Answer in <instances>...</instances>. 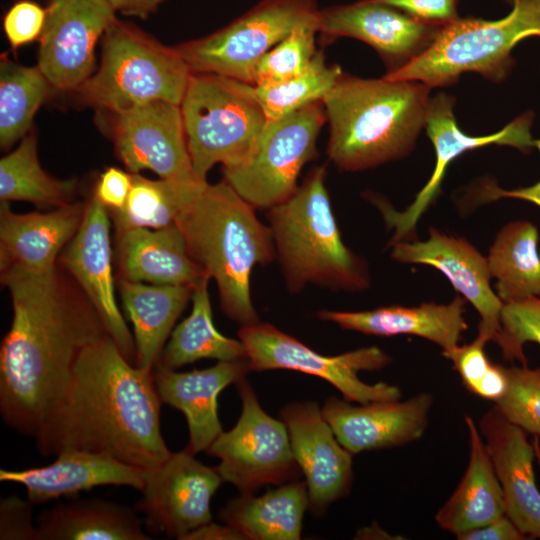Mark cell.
<instances>
[{
  "instance_id": "cell-1",
  "label": "cell",
  "mask_w": 540,
  "mask_h": 540,
  "mask_svg": "<svg viewBox=\"0 0 540 540\" xmlns=\"http://www.w3.org/2000/svg\"><path fill=\"white\" fill-rule=\"evenodd\" d=\"M13 316L0 349V412L35 437L63 398L81 352L109 335L81 289L55 268L43 274L1 269Z\"/></svg>"
},
{
  "instance_id": "cell-2",
  "label": "cell",
  "mask_w": 540,
  "mask_h": 540,
  "mask_svg": "<svg viewBox=\"0 0 540 540\" xmlns=\"http://www.w3.org/2000/svg\"><path fill=\"white\" fill-rule=\"evenodd\" d=\"M152 371L132 365L105 335L79 355L69 386L36 434L43 456L66 449L104 454L153 469L172 452L160 429Z\"/></svg>"
},
{
  "instance_id": "cell-3",
  "label": "cell",
  "mask_w": 540,
  "mask_h": 540,
  "mask_svg": "<svg viewBox=\"0 0 540 540\" xmlns=\"http://www.w3.org/2000/svg\"><path fill=\"white\" fill-rule=\"evenodd\" d=\"M254 210L224 180L206 183L175 221L190 257L215 280L222 311L241 327L260 322L251 299L252 270L275 257L270 227Z\"/></svg>"
},
{
  "instance_id": "cell-4",
  "label": "cell",
  "mask_w": 540,
  "mask_h": 540,
  "mask_svg": "<svg viewBox=\"0 0 540 540\" xmlns=\"http://www.w3.org/2000/svg\"><path fill=\"white\" fill-rule=\"evenodd\" d=\"M430 87L418 81L343 75L323 98L329 159L360 171L402 158L424 126Z\"/></svg>"
},
{
  "instance_id": "cell-5",
  "label": "cell",
  "mask_w": 540,
  "mask_h": 540,
  "mask_svg": "<svg viewBox=\"0 0 540 540\" xmlns=\"http://www.w3.org/2000/svg\"><path fill=\"white\" fill-rule=\"evenodd\" d=\"M325 182L326 167H315L288 199L268 209L275 256L292 293L308 284L346 292L370 286L366 262L342 240Z\"/></svg>"
},
{
  "instance_id": "cell-6",
  "label": "cell",
  "mask_w": 540,
  "mask_h": 540,
  "mask_svg": "<svg viewBox=\"0 0 540 540\" xmlns=\"http://www.w3.org/2000/svg\"><path fill=\"white\" fill-rule=\"evenodd\" d=\"M512 2L502 19L458 18L443 26L429 47L384 78L418 81L430 88L453 84L464 72L502 81L512 67L513 48L525 38L540 37V0Z\"/></svg>"
},
{
  "instance_id": "cell-7",
  "label": "cell",
  "mask_w": 540,
  "mask_h": 540,
  "mask_svg": "<svg viewBox=\"0 0 540 540\" xmlns=\"http://www.w3.org/2000/svg\"><path fill=\"white\" fill-rule=\"evenodd\" d=\"M191 75L174 47L116 18L102 37L99 68L76 92L106 112L152 101L180 105Z\"/></svg>"
},
{
  "instance_id": "cell-8",
  "label": "cell",
  "mask_w": 540,
  "mask_h": 540,
  "mask_svg": "<svg viewBox=\"0 0 540 540\" xmlns=\"http://www.w3.org/2000/svg\"><path fill=\"white\" fill-rule=\"evenodd\" d=\"M250 86L217 74L192 73L180 108L200 180L206 181L217 163L240 165L255 151L267 119Z\"/></svg>"
},
{
  "instance_id": "cell-9",
  "label": "cell",
  "mask_w": 540,
  "mask_h": 540,
  "mask_svg": "<svg viewBox=\"0 0 540 540\" xmlns=\"http://www.w3.org/2000/svg\"><path fill=\"white\" fill-rule=\"evenodd\" d=\"M327 121L322 101L267 121L251 157L223 167L224 180L255 209H270L298 188L303 166L318 157L317 137Z\"/></svg>"
},
{
  "instance_id": "cell-10",
  "label": "cell",
  "mask_w": 540,
  "mask_h": 540,
  "mask_svg": "<svg viewBox=\"0 0 540 540\" xmlns=\"http://www.w3.org/2000/svg\"><path fill=\"white\" fill-rule=\"evenodd\" d=\"M250 370L286 369L326 380L348 402L366 404L401 399L399 387L385 382L368 384L360 371L380 370L391 362L382 349L371 346L336 356H324L270 323L243 326L238 331Z\"/></svg>"
},
{
  "instance_id": "cell-11",
  "label": "cell",
  "mask_w": 540,
  "mask_h": 540,
  "mask_svg": "<svg viewBox=\"0 0 540 540\" xmlns=\"http://www.w3.org/2000/svg\"><path fill=\"white\" fill-rule=\"evenodd\" d=\"M317 11L315 0H262L227 26L174 49L192 73L253 84L259 60Z\"/></svg>"
},
{
  "instance_id": "cell-12",
  "label": "cell",
  "mask_w": 540,
  "mask_h": 540,
  "mask_svg": "<svg viewBox=\"0 0 540 540\" xmlns=\"http://www.w3.org/2000/svg\"><path fill=\"white\" fill-rule=\"evenodd\" d=\"M235 384L242 401L241 415L207 450L220 460L216 468L223 481L232 483L241 495H251L261 486L295 480L300 468L286 425L263 410L245 377Z\"/></svg>"
},
{
  "instance_id": "cell-13",
  "label": "cell",
  "mask_w": 540,
  "mask_h": 540,
  "mask_svg": "<svg viewBox=\"0 0 540 540\" xmlns=\"http://www.w3.org/2000/svg\"><path fill=\"white\" fill-rule=\"evenodd\" d=\"M454 98L438 93L429 99L425 123L426 132L432 141L436 154L434 171L418 192L412 204L398 212L381 197H368L379 209L389 229L394 230L390 245L399 241H411L415 236L420 217L436 199L449 164L466 151L490 144L509 145L523 152L535 147L530 133L532 115L526 113L514 119L502 130L486 136H469L457 125L453 107Z\"/></svg>"
},
{
  "instance_id": "cell-14",
  "label": "cell",
  "mask_w": 540,
  "mask_h": 540,
  "mask_svg": "<svg viewBox=\"0 0 540 540\" xmlns=\"http://www.w3.org/2000/svg\"><path fill=\"white\" fill-rule=\"evenodd\" d=\"M109 113L116 153L131 174L148 169L162 179L206 182L194 171L180 105L152 101Z\"/></svg>"
},
{
  "instance_id": "cell-15",
  "label": "cell",
  "mask_w": 540,
  "mask_h": 540,
  "mask_svg": "<svg viewBox=\"0 0 540 540\" xmlns=\"http://www.w3.org/2000/svg\"><path fill=\"white\" fill-rule=\"evenodd\" d=\"M223 479L216 467L202 464L184 449L146 471L140 509L154 534L183 539L212 521L210 503Z\"/></svg>"
},
{
  "instance_id": "cell-16",
  "label": "cell",
  "mask_w": 540,
  "mask_h": 540,
  "mask_svg": "<svg viewBox=\"0 0 540 540\" xmlns=\"http://www.w3.org/2000/svg\"><path fill=\"white\" fill-rule=\"evenodd\" d=\"M37 66L53 88L76 91L94 73L95 48L115 11L105 0H49Z\"/></svg>"
},
{
  "instance_id": "cell-17",
  "label": "cell",
  "mask_w": 540,
  "mask_h": 540,
  "mask_svg": "<svg viewBox=\"0 0 540 540\" xmlns=\"http://www.w3.org/2000/svg\"><path fill=\"white\" fill-rule=\"evenodd\" d=\"M108 208L94 195L61 263L100 316L109 336L131 363L136 347L115 299Z\"/></svg>"
},
{
  "instance_id": "cell-18",
  "label": "cell",
  "mask_w": 540,
  "mask_h": 540,
  "mask_svg": "<svg viewBox=\"0 0 540 540\" xmlns=\"http://www.w3.org/2000/svg\"><path fill=\"white\" fill-rule=\"evenodd\" d=\"M293 456L307 485L309 507L321 513L347 496L353 481L352 453L337 440L314 401L286 405L280 413Z\"/></svg>"
},
{
  "instance_id": "cell-19",
  "label": "cell",
  "mask_w": 540,
  "mask_h": 540,
  "mask_svg": "<svg viewBox=\"0 0 540 540\" xmlns=\"http://www.w3.org/2000/svg\"><path fill=\"white\" fill-rule=\"evenodd\" d=\"M391 247L393 260L429 265L443 273L480 315L478 334L489 341H499L503 302L491 288L487 257L466 239L445 235L434 228H430L427 240L399 241Z\"/></svg>"
},
{
  "instance_id": "cell-20",
  "label": "cell",
  "mask_w": 540,
  "mask_h": 540,
  "mask_svg": "<svg viewBox=\"0 0 540 540\" xmlns=\"http://www.w3.org/2000/svg\"><path fill=\"white\" fill-rule=\"evenodd\" d=\"M433 395L352 405L330 397L322 413L337 440L352 454L400 447L419 440L428 426Z\"/></svg>"
},
{
  "instance_id": "cell-21",
  "label": "cell",
  "mask_w": 540,
  "mask_h": 540,
  "mask_svg": "<svg viewBox=\"0 0 540 540\" xmlns=\"http://www.w3.org/2000/svg\"><path fill=\"white\" fill-rule=\"evenodd\" d=\"M442 27L422 22L376 0L332 6L318 12V31L324 38L361 40L392 65L390 71L422 53Z\"/></svg>"
},
{
  "instance_id": "cell-22",
  "label": "cell",
  "mask_w": 540,
  "mask_h": 540,
  "mask_svg": "<svg viewBox=\"0 0 540 540\" xmlns=\"http://www.w3.org/2000/svg\"><path fill=\"white\" fill-rule=\"evenodd\" d=\"M502 488L505 514L529 539H540V491L527 432L493 406L478 425Z\"/></svg>"
},
{
  "instance_id": "cell-23",
  "label": "cell",
  "mask_w": 540,
  "mask_h": 540,
  "mask_svg": "<svg viewBox=\"0 0 540 540\" xmlns=\"http://www.w3.org/2000/svg\"><path fill=\"white\" fill-rule=\"evenodd\" d=\"M49 465L25 470H0V481L25 487L32 504L105 485L141 491L146 469L125 464L104 454L79 449L60 451Z\"/></svg>"
},
{
  "instance_id": "cell-24",
  "label": "cell",
  "mask_w": 540,
  "mask_h": 540,
  "mask_svg": "<svg viewBox=\"0 0 540 540\" xmlns=\"http://www.w3.org/2000/svg\"><path fill=\"white\" fill-rule=\"evenodd\" d=\"M155 386L162 402L180 410L188 424L192 454L207 451L223 432L217 413V397L228 385L250 371L248 360L219 361L190 372L155 367Z\"/></svg>"
},
{
  "instance_id": "cell-25",
  "label": "cell",
  "mask_w": 540,
  "mask_h": 540,
  "mask_svg": "<svg viewBox=\"0 0 540 540\" xmlns=\"http://www.w3.org/2000/svg\"><path fill=\"white\" fill-rule=\"evenodd\" d=\"M85 208L70 203L46 213L18 214L7 201H1V269L16 267L35 274L53 271L60 251L77 233Z\"/></svg>"
},
{
  "instance_id": "cell-26",
  "label": "cell",
  "mask_w": 540,
  "mask_h": 540,
  "mask_svg": "<svg viewBox=\"0 0 540 540\" xmlns=\"http://www.w3.org/2000/svg\"><path fill=\"white\" fill-rule=\"evenodd\" d=\"M465 311L466 299L456 295L448 304L392 305L367 311L321 310L318 318L365 335L418 336L447 352L458 345L461 334L468 328Z\"/></svg>"
},
{
  "instance_id": "cell-27",
  "label": "cell",
  "mask_w": 540,
  "mask_h": 540,
  "mask_svg": "<svg viewBox=\"0 0 540 540\" xmlns=\"http://www.w3.org/2000/svg\"><path fill=\"white\" fill-rule=\"evenodd\" d=\"M118 253L121 279L128 281L194 287L208 276L190 257L176 223L118 233Z\"/></svg>"
},
{
  "instance_id": "cell-28",
  "label": "cell",
  "mask_w": 540,
  "mask_h": 540,
  "mask_svg": "<svg viewBox=\"0 0 540 540\" xmlns=\"http://www.w3.org/2000/svg\"><path fill=\"white\" fill-rule=\"evenodd\" d=\"M464 420L469 436L468 465L435 515L438 526L455 536L506 515L502 488L478 425L469 415Z\"/></svg>"
},
{
  "instance_id": "cell-29",
  "label": "cell",
  "mask_w": 540,
  "mask_h": 540,
  "mask_svg": "<svg viewBox=\"0 0 540 540\" xmlns=\"http://www.w3.org/2000/svg\"><path fill=\"white\" fill-rule=\"evenodd\" d=\"M193 290L187 285L120 280L122 304L133 325L137 367L152 371L157 366L164 344Z\"/></svg>"
},
{
  "instance_id": "cell-30",
  "label": "cell",
  "mask_w": 540,
  "mask_h": 540,
  "mask_svg": "<svg viewBox=\"0 0 540 540\" xmlns=\"http://www.w3.org/2000/svg\"><path fill=\"white\" fill-rule=\"evenodd\" d=\"M309 507L305 481H290L261 496L241 495L228 502L219 518L251 540H298Z\"/></svg>"
},
{
  "instance_id": "cell-31",
  "label": "cell",
  "mask_w": 540,
  "mask_h": 540,
  "mask_svg": "<svg viewBox=\"0 0 540 540\" xmlns=\"http://www.w3.org/2000/svg\"><path fill=\"white\" fill-rule=\"evenodd\" d=\"M37 540H149L136 514L102 499L60 503L37 520Z\"/></svg>"
},
{
  "instance_id": "cell-32",
  "label": "cell",
  "mask_w": 540,
  "mask_h": 540,
  "mask_svg": "<svg viewBox=\"0 0 540 540\" xmlns=\"http://www.w3.org/2000/svg\"><path fill=\"white\" fill-rule=\"evenodd\" d=\"M209 280L206 276L194 286L192 311L172 331L156 367L176 370L201 359L247 360L242 341L224 336L213 323Z\"/></svg>"
},
{
  "instance_id": "cell-33",
  "label": "cell",
  "mask_w": 540,
  "mask_h": 540,
  "mask_svg": "<svg viewBox=\"0 0 540 540\" xmlns=\"http://www.w3.org/2000/svg\"><path fill=\"white\" fill-rule=\"evenodd\" d=\"M539 232L530 221L505 225L489 250L487 262L503 304L540 296Z\"/></svg>"
},
{
  "instance_id": "cell-34",
  "label": "cell",
  "mask_w": 540,
  "mask_h": 540,
  "mask_svg": "<svg viewBox=\"0 0 540 540\" xmlns=\"http://www.w3.org/2000/svg\"><path fill=\"white\" fill-rule=\"evenodd\" d=\"M206 183L151 180L139 173L132 174V186L124 206L110 210L117 232L134 228L158 229L174 224L179 213Z\"/></svg>"
},
{
  "instance_id": "cell-35",
  "label": "cell",
  "mask_w": 540,
  "mask_h": 540,
  "mask_svg": "<svg viewBox=\"0 0 540 540\" xmlns=\"http://www.w3.org/2000/svg\"><path fill=\"white\" fill-rule=\"evenodd\" d=\"M75 190L74 179H56L41 167L34 133L27 134L14 151L0 160L1 201L61 207L71 203Z\"/></svg>"
},
{
  "instance_id": "cell-36",
  "label": "cell",
  "mask_w": 540,
  "mask_h": 540,
  "mask_svg": "<svg viewBox=\"0 0 540 540\" xmlns=\"http://www.w3.org/2000/svg\"><path fill=\"white\" fill-rule=\"evenodd\" d=\"M51 84L38 66L27 67L2 56L0 61V145L9 148L29 132Z\"/></svg>"
},
{
  "instance_id": "cell-37",
  "label": "cell",
  "mask_w": 540,
  "mask_h": 540,
  "mask_svg": "<svg viewBox=\"0 0 540 540\" xmlns=\"http://www.w3.org/2000/svg\"><path fill=\"white\" fill-rule=\"evenodd\" d=\"M342 75L338 65H328L324 54L317 51L300 75L273 85L251 84L250 89L267 121H276L311 103L322 101Z\"/></svg>"
},
{
  "instance_id": "cell-38",
  "label": "cell",
  "mask_w": 540,
  "mask_h": 540,
  "mask_svg": "<svg viewBox=\"0 0 540 540\" xmlns=\"http://www.w3.org/2000/svg\"><path fill=\"white\" fill-rule=\"evenodd\" d=\"M318 12L298 23L259 60L252 85L267 86L284 82L308 68L317 53L315 37L319 32Z\"/></svg>"
},
{
  "instance_id": "cell-39",
  "label": "cell",
  "mask_w": 540,
  "mask_h": 540,
  "mask_svg": "<svg viewBox=\"0 0 540 540\" xmlns=\"http://www.w3.org/2000/svg\"><path fill=\"white\" fill-rule=\"evenodd\" d=\"M488 342L487 337L478 334L471 343L457 345L442 355L452 362L469 392L496 403L504 396L508 382L504 366L491 362L486 355Z\"/></svg>"
},
{
  "instance_id": "cell-40",
  "label": "cell",
  "mask_w": 540,
  "mask_h": 540,
  "mask_svg": "<svg viewBox=\"0 0 540 540\" xmlns=\"http://www.w3.org/2000/svg\"><path fill=\"white\" fill-rule=\"evenodd\" d=\"M504 370L507 390L494 406L507 420L540 437V364L535 368L504 366Z\"/></svg>"
},
{
  "instance_id": "cell-41",
  "label": "cell",
  "mask_w": 540,
  "mask_h": 540,
  "mask_svg": "<svg viewBox=\"0 0 540 540\" xmlns=\"http://www.w3.org/2000/svg\"><path fill=\"white\" fill-rule=\"evenodd\" d=\"M502 334L497 342L506 361H519L527 365L523 345H540V296L503 304L501 311Z\"/></svg>"
},
{
  "instance_id": "cell-42",
  "label": "cell",
  "mask_w": 540,
  "mask_h": 540,
  "mask_svg": "<svg viewBox=\"0 0 540 540\" xmlns=\"http://www.w3.org/2000/svg\"><path fill=\"white\" fill-rule=\"evenodd\" d=\"M46 20V9L31 0L14 3L5 13L3 28L13 49L40 38Z\"/></svg>"
},
{
  "instance_id": "cell-43",
  "label": "cell",
  "mask_w": 540,
  "mask_h": 540,
  "mask_svg": "<svg viewBox=\"0 0 540 540\" xmlns=\"http://www.w3.org/2000/svg\"><path fill=\"white\" fill-rule=\"evenodd\" d=\"M33 505L16 495L1 498V540H37V527L32 521Z\"/></svg>"
},
{
  "instance_id": "cell-44",
  "label": "cell",
  "mask_w": 540,
  "mask_h": 540,
  "mask_svg": "<svg viewBox=\"0 0 540 540\" xmlns=\"http://www.w3.org/2000/svg\"><path fill=\"white\" fill-rule=\"evenodd\" d=\"M428 24L445 26L458 19L457 0H376Z\"/></svg>"
},
{
  "instance_id": "cell-45",
  "label": "cell",
  "mask_w": 540,
  "mask_h": 540,
  "mask_svg": "<svg viewBox=\"0 0 540 540\" xmlns=\"http://www.w3.org/2000/svg\"><path fill=\"white\" fill-rule=\"evenodd\" d=\"M132 186V174L115 167L106 169L100 176L95 196L110 210L124 206Z\"/></svg>"
},
{
  "instance_id": "cell-46",
  "label": "cell",
  "mask_w": 540,
  "mask_h": 540,
  "mask_svg": "<svg viewBox=\"0 0 540 540\" xmlns=\"http://www.w3.org/2000/svg\"><path fill=\"white\" fill-rule=\"evenodd\" d=\"M458 540H526L529 539L506 516H502L481 527L456 535Z\"/></svg>"
},
{
  "instance_id": "cell-47",
  "label": "cell",
  "mask_w": 540,
  "mask_h": 540,
  "mask_svg": "<svg viewBox=\"0 0 540 540\" xmlns=\"http://www.w3.org/2000/svg\"><path fill=\"white\" fill-rule=\"evenodd\" d=\"M535 147L540 152V138L535 141ZM503 197L529 201L540 207V180L534 185L514 190H503L491 182L483 184L480 198L482 201H491Z\"/></svg>"
},
{
  "instance_id": "cell-48",
  "label": "cell",
  "mask_w": 540,
  "mask_h": 540,
  "mask_svg": "<svg viewBox=\"0 0 540 540\" xmlns=\"http://www.w3.org/2000/svg\"><path fill=\"white\" fill-rule=\"evenodd\" d=\"M243 534L234 527L226 524L218 525L209 522L183 537L182 540H242Z\"/></svg>"
},
{
  "instance_id": "cell-49",
  "label": "cell",
  "mask_w": 540,
  "mask_h": 540,
  "mask_svg": "<svg viewBox=\"0 0 540 540\" xmlns=\"http://www.w3.org/2000/svg\"><path fill=\"white\" fill-rule=\"evenodd\" d=\"M115 12L146 19L165 0H105Z\"/></svg>"
},
{
  "instance_id": "cell-50",
  "label": "cell",
  "mask_w": 540,
  "mask_h": 540,
  "mask_svg": "<svg viewBox=\"0 0 540 540\" xmlns=\"http://www.w3.org/2000/svg\"><path fill=\"white\" fill-rule=\"evenodd\" d=\"M532 443H533L534 450H535V458H536L538 466L540 468V442H539V436H533Z\"/></svg>"
}]
</instances>
